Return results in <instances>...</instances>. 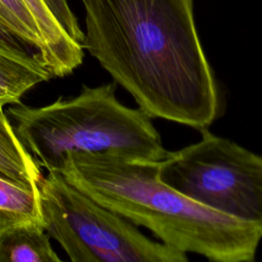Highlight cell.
<instances>
[{
    "label": "cell",
    "mask_w": 262,
    "mask_h": 262,
    "mask_svg": "<svg viewBox=\"0 0 262 262\" xmlns=\"http://www.w3.org/2000/svg\"><path fill=\"white\" fill-rule=\"evenodd\" d=\"M200 132L201 140L159 162V177L209 209L262 226V156L208 128Z\"/></svg>",
    "instance_id": "5b68a950"
},
{
    "label": "cell",
    "mask_w": 262,
    "mask_h": 262,
    "mask_svg": "<svg viewBox=\"0 0 262 262\" xmlns=\"http://www.w3.org/2000/svg\"><path fill=\"white\" fill-rule=\"evenodd\" d=\"M0 48L8 52H11L17 56H20L23 58L39 62L44 67L38 52L32 46L26 43L23 39H20L17 35H15L1 19H0Z\"/></svg>",
    "instance_id": "4fadbf2b"
},
{
    "label": "cell",
    "mask_w": 262,
    "mask_h": 262,
    "mask_svg": "<svg viewBox=\"0 0 262 262\" xmlns=\"http://www.w3.org/2000/svg\"><path fill=\"white\" fill-rule=\"evenodd\" d=\"M51 78L41 63L0 48V110L5 104L20 103L30 88Z\"/></svg>",
    "instance_id": "9c48e42d"
},
{
    "label": "cell",
    "mask_w": 262,
    "mask_h": 262,
    "mask_svg": "<svg viewBox=\"0 0 262 262\" xmlns=\"http://www.w3.org/2000/svg\"><path fill=\"white\" fill-rule=\"evenodd\" d=\"M0 19L38 52L44 64L42 36L37 21L26 2L24 0H0Z\"/></svg>",
    "instance_id": "8fae6325"
},
{
    "label": "cell",
    "mask_w": 262,
    "mask_h": 262,
    "mask_svg": "<svg viewBox=\"0 0 262 262\" xmlns=\"http://www.w3.org/2000/svg\"><path fill=\"white\" fill-rule=\"evenodd\" d=\"M52 14L67 32V34L76 42L84 44V32L81 30L77 17L72 11L68 0H44ZM84 47V45H83Z\"/></svg>",
    "instance_id": "7c38bea8"
},
{
    "label": "cell",
    "mask_w": 262,
    "mask_h": 262,
    "mask_svg": "<svg viewBox=\"0 0 262 262\" xmlns=\"http://www.w3.org/2000/svg\"><path fill=\"white\" fill-rule=\"evenodd\" d=\"M101 206L163 244L214 262H252L262 226L209 209L159 177V163L110 151H68L56 170Z\"/></svg>",
    "instance_id": "7a4b0ae2"
},
{
    "label": "cell",
    "mask_w": 262,
    "mask_h": 262,
    "mask_svg": "<svg viewBox=\"0 0 262 262\" xmlns=\"http://www.w3.org/2000/svg\"><path fill=\"white\" fill-rule=\"evenodd\" d=\"M84 49L152 119L196 130L223 100L203 49L193 0H82Z\"/></svg>",
    "instance_id": "6da1fadb"
},
{
    "label": "cell",
    "mask_w": 262,
    "mask_h": 262,
    "mask_svg": "<svg viewBox=\"0 0 262 262\" xmlns=\"http://www.w3.org/2000/svg\"><path fill=\"white\" fill-rule=\"evenodd\" d=\"M117 83L82 86L77 96L31 107L8 108L14 132L40 168L56 171L68 151H110L149 162L165 160V148L152 118L116 96Z\"/></svg>",
    "instance_id": "3957f363"
},
{
    "label": "cell",
    "mask_w": 262,
    "mask_h": 262,
    "mask_svg": "<svg viewBox=\"0 0 262 262\" xmlns=\"http://www.w3.org/2000/svg\"><path fill=\"white\" fill-rule=\"evenodd\" d=\"M34 15L44 44V66L53 77H64L84 58V47L73 40L57 21L44 0H24Z\"/></svg>",
    "instance_id": "8992f818"
},
{
    "label": "cell",
    "mask_w": 262,
    "mask_h": 262,
    "mask_svg": "<svg viewBox=\"0 0 262 262\" xmlns=\"http://www.w3.org/2000/svg\"><path fill=\"white\" fill-rule=\"evenodd\" d=\"M41 222H29L0 232V262H58Z\"/></svg>",
    "instance_id": "52a82bcc"
},
{
    "label": "cell",
    "mask_w": 262,
    "mask_h": 262,
    "mask_svg": "<svg viewBox=\"0 0 262 262\" xmlns=\"http://www.w3.org/2000/svg\"><path fill=\"white\" fill-rule=\"evenodd\" d=\"M44 175L35 159L17 138L7 117L0 110V177L23 187L38 189Z\"/></svg>",
    "instance_id": "ba28073f"
},
{
    "label": "cell",
    "mask_w": 262,
    "mask_h": 262,
    "mask_svg": "<svg viewBox=\"0 0 262 262\" xmlns=\"http://www.w3.org/2000/svg\"><path fill=\"white\" fill-rule=\"evenodd\" d=\"M29 222H42L39 189L0 177V232Z\"/></svg>",
    "instance_id": "30bf717a"
},
{
    "label": "cell",
    "mask_w": 262,
    "mask_h": 262,
    "mask_svg": "<svg viewBox=\"0 0 262 262\" xmlns=\"http://www.w3.org/2000/svg\"><path fill=\"white\" fill-rule=\"evenodd\" d=\"M42 222L73 262H187L186 253L144 235L56 171L39 185Z\"/></svg>",
    "instance_id": "277c9868"
}]
</instances>
